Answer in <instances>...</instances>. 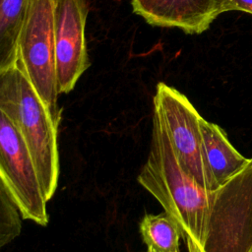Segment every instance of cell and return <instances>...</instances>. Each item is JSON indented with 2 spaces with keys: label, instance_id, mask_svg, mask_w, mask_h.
I'll use <instances>...</instances> for the list:
<instances>
[{
  "label": "cell",
  "instance_id": "cell-1",
  "mask_svg": "<svg viewBox=\"0 0 252 252\" xmlns=\"http://www.w3.org/2000/svg\"><path fill=\"white\" fill-rule=\"evenodd\" d=\"M137 180L177 224L188 252H252V159L220 188L201 187L182 172L153 115L151 148Z\"/></svg>",
  "mask_w": 252,
  "mask_h": 252
},
{
  "label": "cell",
  "instance_id": "cell-2",
  "mask_svg": "<svg viewBox=\"0 0 252 252\" xmlns=\"http://www.w3.org/2000/svg\"><path fill=\"white\" fill-rule=\"evenodd\" d=\"M0 110L25 140L45 199L49 201L55 193L59 176L58 127L17 62L0 72Z\"/></svg>",
  "mask_w": 252,
  "mask_h": 252
},
{
  "label": "cell",
  "instance_id": "cell-3",
  "mask_svg": "<svg viewBox=\"0 0 252 252\" xmlns=\"http://www.w3.org/2000/svg\"><path fill=\"white\" fill-rule=\"evenodd\" d=\"M54 0H31L17 48V63L59 127L58 83L53 32Z\"/></svg>",
  "mask_w": 252,
  "mask_h": 252
},
{
  "label": "cell",
  "instance_id": "cell-4",
  "mask_svg": "<svg viewBox=\"0 0 252 252\" xmlns=\"http://www.w3.org/2000/svg\"><path fill=\"white\" fill-rule=\"evenodd\" d=\"M154 115L162 125L182 172L201 187L218 189L205 161L200 129L202 116L186 95L165 83H158L154 96Z\"/></svg>",
  "mask_w": 252,
  "mask_h": 252
},
{
  "label": "cell",
  "instance_id": "cell-5",
  "mask_svg": "<svg viewBox=\"0 0 252 252\" xmlns=\"http://www.w3.org/2000/svg\"><path fill=\"white\" fill-rule=\"evenodd\" d=\"M0 178L21 216L47 225L46 199L31 152L9 117L0 110Z\"/></svg>",
  "mask_w": 252,
  "mask_h": 252
},
{
  "label": "cell",
  "instance_id": "cell-6",
  "mask_svg": "<svg viewBox=\"0 0 252 252\" xmlns=\"http://www.w3.org/2000/svg\"><path fill=\"white\" fill-rule=\"evenodd\" d=\"M88 13L87 0H54L53 32L59 94L71 92L91 65L85 39Z\"/></svg>",
  "mask_w": 252,
  "mask_h": 252
},
{
  "label": "cell",
  "instance_id": "cell-7",
  "mask_svg": "<svg viewBox=\"0 0 252 252\" xmlns=\"http://www.w3.org/2000/svg\"><path fill=\"white\" fill-rule=\"evenodd\" d=\"M220 0H132L133 11L148 24L186 33L207 31L220 15Z\"/></svg>",
  "mask_w": 252,
  "mask_h": 252
},
{
  "label": "cell",
  "instance_id": "cell-8",
  "mask_svg": "<svg viewBox=\"0 0 252 252\" xmlns=\"http://www.w3.org/2000/svg\"><path fill=\"white\" fill-rule=\"evenodd\" d=\"M200 129L206 165L216 187L220 188L241 172L252 158L242 156L231 145L226 133L219 125L202 117Z\"/></svg>",
  "mask_w": 252,
  "mask_h": 252
},
{
  "label": "cell",
  "instance_id": "cell-9",
  "mask_svg": "<svg viewBox=\"0 0 252 252\" xmlns=\"http://www.w3.org/2000/svg\"><path fill=\"white\" fill-rule=\"evenodd\" d=\"M31 0H0V72L16 64L20 33Z\"/></svg>",
  "mask_w": 252,
  "mask_h": 252
},
{
  "label": "cell",
  "instance_id": "cell-10",
  "mask_svg": "<svg viewBox=\"0 0 252 252\" xmlns=\"http://www.w3.org/2000/svg\"><path fill=\"white\" fill-rule=\"evenodd\" d=\"M140 232L148 252H179L181 232L165 212L145 215L140 222Z\"/></svg>",
  "mask_w": 252,
  "mask_h": 252
},
{
  "label": "cell",
  "instance_id": "cell-11",
  "mask_svg": "<svg viewBox=\"0 0 252 252\" xmlns=\"http://www.w3.org/2000/svg\"><path fill=\"white\" fill-rule=\"evenodd\" d=\"M22 219L16 203L0 178V250L20 235Z\"/></svg>",
  "mask_w": 252,
  "mask_h": 252
},
{
  "label": "cell",
  "instance_id": "cell-12",
  "mask_svg": "<svg viewBox=\"0 0 252 252\" xmlns=\"http://www.w3.org/2000/svg\"><path fill=\"white\" fill-rule=\"evenodd\" d=\"M220 15L228 11H242L252 14V0H220Z\"/></svg>",
  "mask_w": 252,
  "mask_h": 252
}]
</instances>
